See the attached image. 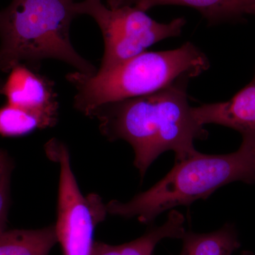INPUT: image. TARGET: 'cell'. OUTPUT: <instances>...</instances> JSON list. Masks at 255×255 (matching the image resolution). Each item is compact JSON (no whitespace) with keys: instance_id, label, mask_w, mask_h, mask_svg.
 <instances>
[{"instance_id":"cell-1","label":"cell","mask_w":255,"mask_h":255,"mask_svg":"<svg viewBox=\"0 0 255 255\" xmlns=\"http://www.w3.org/2000/svg\"><path fill=\"white\" fill-rule=\"evenodd\" d=\"M183 81L150 95L111 102L90 115L97 118L101 132L110 141L124 140L132 146L134 165L141 177L161 154L173 151L175 162L194 154L196 140L209 136L188 100Z\"/></svg>"},{"instance_id":"cell-2","label":"cell","mask_w":255,"mask_h":255,"mask_svg":"<svg viewBox=\"0 0 255 255\" xmlns=\"http://www.w3.org/2000/svg\"><path fill=\"white\" fill-rule=\"evenodd\" d=\"M74 0H12L0 11V73L23 63L38 69L43 60H60L80 73L97 69L74 48L70 26L79 16Z\"/></svg>"},{"instance_id":"cell-3","label":"cell","mask_w":255,"mask_h":255,"mask_svg":"<svg viewBox=\"0 0 255 255\" xmlns=\"http://www.w3.org/2000/svg\"><path fill=\"white\" fill-rule=\"evenodd\" d=\"M207 56L190 42L176 49L143 52L95 74L76 71L67 80L76 89L74 107L87 117L97 107L142 97L199 76L209 68Z\"/></svg>"},{"instance_id":"cell-4","label":"cell","mask_w":255,"mask_h":255,"mask_svg":"<svg viewBox=\"0 0 255 255\" xmlns=\"http://www.w3.org/2000/svg\"><path fill=\"white\" fill-rule=\"evenodd\" d=\"M235 182L255 183V150L241 144L236 152L207 155L196 151L181 161L148 190L131 200L111 201L107 213L126 219L137 218L144 224L180 206L206 199L219 188Z\"/></svg>"},{"instance_id":"cell-5","label":"cell","mask_w":255,"mask_h":255,"mask_svg":"<svg viewBox=\"0 0 255 255\" xmlns=\"http://www.w3.org/2000/svg\"><path fill=\"white\" fill-rule=\"evenodd\" d=\"M78 15L94 18L105 42V53L99 70L122 63L145 51L157 42L180 36L185 18L157 22L145 11L131 6L110 8L101 0H84L75 4Z\"/></svg>"},{"instance_id":"cell-6","label":"cell","mask_w":255,"mask_h":255,"mask_svg":"<svg viewBox=\"0 0 255 255\" xmlns=\"http://www.w3.org/2000/svg\"><path fill=\"white\" fill-rule=\"evenodd\" d=\"M48 158L60 165L55 233L63 255H92L96 226L107 216V206L97 194L83 196L70 164L67 146L52 139L45 145Z\"/></svg>"},{"instance_id":"cell-7","label":"cell","mask_w":255,"mask_h":255,"mask_svg":"<svg viewBox=\"0 0 255 255\" xmlns=\"http://www.w3.org/2000/svg\"><path fill=\"white\" fill-rule=\"evenodd\" d=\"M0 95L5 96L7 104L36 114L47 127L56 124L58 102L54 83L38 69L23 63L16 65L4 81Z\"/></svg>"},{"instance_id":"cell-8","label":"cell","mask_w":255,"mask_h":255,"mask_svg":"<svg viewBox=\"0 0 255 255\" xmlns=\"http://www.w3.org/2000/svg\"><path fill=\"white\" fill-rule=\"evenodd\" d=\"M193 113L204 127L218 124L237 130L243 136L242 143L255 150V75L231 100L193 107Z\"/></svg>"},{"instance_id":"cell-9","label":"cell","mask_w":255,"mask_h":255,"mask_svg":"<svg viewBox=\"0 0 255 255\" xmlns=\"http://www.w3.org/2000/svg\"><path fill=\"white\" fill-rule=\"evenodd\" d=\"M108 7L131 6L146 11L160 5H180L194 8L211 24L252 14L255 0H107Z\"/></svg>"},{"instance_id":"cell-10","label":"cell","mask_w":255,"mask_h":255,"mask_svg":"<svg viewBox=\"0 0 255 255\" xmlns=\"http://www.w3.org/2000/svg\"><path fill=\"white\" fill-rule=\"evenodd\" d=\"M184 222V216L179 211L172 210L164 224L151 228L135 241L119 246L95 243L92 255H152L156 246L162 240L182 239L186 233Z\"/></svg>"},{"instance_id":"cell-11","label":"cell","mask_w":255,"mask_h":255,"mask_svg":"<svg viewBox=\"0 0 255 255\" xmlns=\"http://www.w3.org/2000/svg\"><path fill=\"white\" fill-rule=\"evenodd\" d=\"M57 243L55 226L4 231L0 235V255H49Z\"/></svg>"},{"instance_id":"cell-12","label":"cell","mask_w":255,"mask_h":255,"mask_svg":"<svg viewBox=\"0 0 255 255\" xmlns=\"http://www.w3.org/2000/svg\"><path fill=\"white\" fill-rule=\"evenodd\" d=\"M182 240L179 255H232L241 247L236 228L228 223L211 233L186 231Z\"/></svg>"},{"instance_id":"cell-13","label":"cell","mask_w":255,"mask_h":255,"mask_svg":"<svg viewBox=\"0 0 255 255\" xmlns=\"http://www.w3.org/2000/svg\"><path fill=\"white\" fill-rule=\"evenodd\" d=\"M46 128V123L29 111L9 104L0 108V135L3 136H22Z\"/></svg>"},{"instance_id":"cell-14","label":"cell","mask_w":255,"mask_h":255,"mask_svg":"<svg viewBox=\"0 0 255 255\" xmlns=\"http://www.w3.org/2000/svg\"><path fill=\"white\" fill-rule=\"evenodd\" d=\"M9 179L0 184V235L4 232L9 206V192H8Z\"/></svg>"},{"instance_id":"cell-15","label":"cell","mask_w":255,"mask_h":255,"mask_svg":"<svg viewBox=\"0 0 255 255\" xmlns=\"http://www.w3.org/2000/svg\"><path fill=\"white\" fill-rule=\"evenodd\" d=\"M9 160L4 151L0 150V184L9 179Z\"/></svg>"},{"instance_id":"cell-16","label":"cell","mask_w":255,"mask_h":255,"mask_svg":"<svg viewBox=\"0 0 255 255\" xmlns=\"http://www.w3.org/2000/svg\"><path fill=\"white\" fill-rule=\"evenodd\" d=\"M241 255H255L251 251H245L242 252Z\"/></svg>"},{"instance_id":"cell-17","label":"cell","mask_w":255,"mask_h":255,"mask_svg":"<svg viewBox=\"0 0 255 255\" xmlns=\"http://www.w3.org/2000/svg\"><path fill=\"white\" fill-rule=\"evenodd\" d=\"M3 83H4V81L0 79V92H1V87L3 86Z\"/></svg>"},{"instance_id":"cell-18","label":"cell","mask_w":255,"mask_h":255,"mask_svg":"<svg viewBox=\"0 0 255 255\" xmlns=\"http://www.w3.org/2000/svg\"><path fill=\"white\" fill-rule=\"evenodd\" d=\"M252 14L255 15V4L253 6V9H252Z\"/></svg>"}]
</instances>
